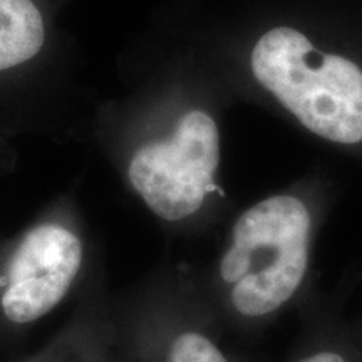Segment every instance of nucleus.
I'll return each instance as SVG.
<instances>
[{"mask_svg": "<svg viewBox=\"0 0 362 362\" xmlns=\"http://www.w3.org/2000/svg\"><path fill=\"white\" fill-rule=\"evenodd\" d=\"M220 134L206 112L181 117L175 133L138 148L128 165V180L146 206L165 221L197 214L215 187Z\"/></svg>", "mask_w": 362, "mask_h": 362, "instance_id": "20e7f679", "label": "nucleus"}, {"mask_svg": "<svg viewBox=\"0 0 362 362\" xmlns=\"http://www.w3.org/2000/svg\"><path fill=\"white\" fill-rule=\"evenodd\" d=\"M84 238L61 221H40L0 253V327L40 322L74 293L88 270Z\"/></svg>", "mask_w": 362, "mask_h": 362, "instance_id": "7ed1b4c3", "label": "nucleus"}, {"mask_svg": "<svg viewBox=\"0 0 362 362\" xmlns=\"http://www.w3.org/2000/svg\"><path fill=\"white\" fill-rule=\"evenodd\" d=\"M310 214L304 202L275 194L238 216L216 274L238 315L262 319L287 304L310 260Z\"/></svg>", "mask_w": 362, "mask_h": 362, "instance_id": "f257e3e1", "label": "nucleus"}, {"mask_svg": "<svg viewBox=\"0 0 362 362\" xmlns=\"http://www.w3.org/2000/svg\"><path fill=\"white\" fill-rule=\"evenodd\" d=\"M44 42V24L30 0H0V71L33 59Z\"/></svg>", "mask_w": 362, "mask_h": 362, "instance_id": "423d86ee", "label": "nucleus"}, {"mask_svg": "<svg viewBox=\"0 0 362 362\" xmlns=\"http://www.w3.org/2000/svg\"><path fill=\"white\" fill-rule=\"evenodd\" d=\"M158 362H232L208 334L185 327L171 334Z\"/></svg>", "mask_w": 362, "mask_h": 362, "instance_id": "0eeeda50", "label": "nucleus"}, {"mask_svg": "<svg viewBox=\"0 0 362 362\" xmlns=\"http://www.w3.org/2000/svg\"><path fill=\"white\" fill-rule=\"evenodd\" d=\"M252 69L312 133L341 144L362 141V72L354 62L317 51L291 27H277L257 42Z\"/></svg>", "mask_w": 362, "mask_h": 362, "instance_id": "f03ea898", "label": "nucleus"}, {"mask_svg": "<svg viewBox=\"0 0 362 362\" xmlns=\"http://www.w3.org/2000/svg\"><path fill=\"white\" fill-rule=\"evenodd\" d=\"M24 362H124L107 300L89 298L51 344Z\"/></svg>", "mask_w": 362, "mask_h": 362, "instance_id": "39448f33", "label": "nucleus"}, {"mask_svg": "<svg viewBox=\"0 0 362 362\" xmlns=\"http://www.w3.org/2000/svg\"><path fill=\"white\" fill-rule=\"evenodd\" d=\"M298 362H349L342 354L334 351H317Z\"/></svg>", "mask_w": 362, "mask_h": 362, "instance_id": "6e6552de", "label": "nucleus"}]
</instances>
